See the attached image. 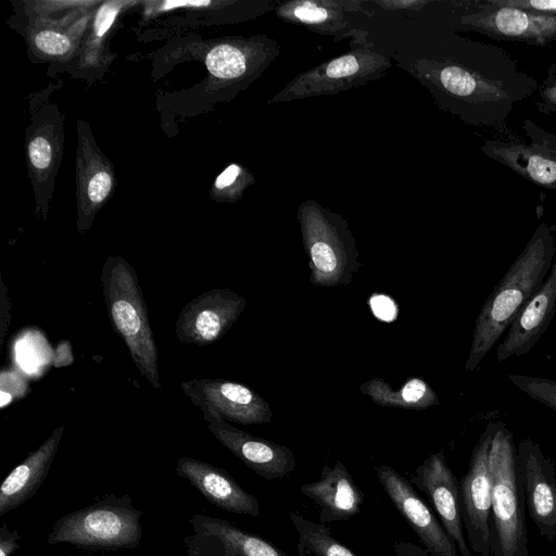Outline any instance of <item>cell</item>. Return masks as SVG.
Masks as SVG:
<instances>
[{"label": "cell", "instance_id": "1", "mask_svg": "<svg viewBox=\"0 0 556 556\" xmlns=\"http://www.w3.org/2000/svg\"><path fill=\"white\" fill-rule=\"evenodd\" d=\"M408 72L465 123L500 129L515 105L539 89L505 51L484 42L464 41L459 55L418 59Z\"/></svg>", "mask_w": 556, "mask_h": 556}, {"label": "cell", "instance_id": "2", "mask_svg": "<svg viewBox=\"0 0 556 556\" xmlns=\"http://www.w3.org/2000/svg\"><path fill=\"white\" fill-rule=\"evenodd\" d=\"M556 253L553 227L540 224L477 316L466 371H473L547 277Z\"/></svg>", "mask_w": 556, "mask_h": 556}, {"label": "cell", "instance_id": "3", "mask_svg": "<svg viewBox=\"0 0 556 556\" xmlns=\"http://www.w3.org/2000/svg\"><path fill=\"white\" fill-rule=\"evenodd\" d=\"M101 283L113 329L127 345L139 372L160 390L159 349L136 270L123 257L109 256L101 269Z\"/></svg>", "mask_w": 556, "mask_h": 556}, {"label": "cell", "instance_id": "4", "mask_svg": "<svg viewBox=\"0 0 556 556\" xmlns=\"http://www.w3.org/2000/svg\"><path fill=\"white\" fill-rule=\"evenodd\" d=\"M489 463L492 476V556H528L525 491L513 433L497 424Z\"/></svg>", "mask_w": 556, "mask_h": 556}, {"label": "cell", "instance_id": "5", "mask_svg": "<svg viewBox=\"0 0 556 556\" xmlns=\"http://www.w3.org/2000/svg\"><path fill=\"white\" fill-rule=\"evenodd\" d=\"M296 217L308 256L311 283L317 287L351 283L362 263L348 220L313 199L299 205Z\"/></svg>", "mask_w": 556, "mask_h": 556}, {"label": "cell", "instance_id": "6", "mask_svg": "<svg viewBox=\"0 0 556 556\" xmlns=\"http://www.w3.org/2000/svg\"><path fill=\"white\" fill-rule=\"evenodd\" d=\"M141 517L142 511L134 507L129 495L108 494L58 519L47 542L90 551L132 549L142 539Z\"/></svg>", "mask_w": 556, "mask_h": 556}, {"label": "cell", "instance_id": "7", "mask_svg": "<svg viewBox=\"0 0 556 556\" xmlns=\"http://www.w3.org/2000/svg\"><path fill=\"white\" fill-rule=\"evenodd\" d=\"M367 36V31L359 29L351 38L348 52L299 74L275 93L268 103L333 96L381 78L390 68L391 60L376 51Z\"/></svg>", "mask_w": 556, "mask_h": 556}, {"label": "cell", "instance_id": "8", "mask_svg": "<svg viewBox=\"0 0 556 556\" xmlns=\"http://www.w3.org/2000/svg\"><path fill=\"white\" fill-rule=\"evenodd\" d=\"M498 422H489L475 445L468 470L459 481V503L466 539L479 556H492V476L489 454Z\"/></svg>", "mask_w": 556, "mask_h": 556}, {"label": "cell", "instance_id": "9", "mask_svg": "<svg viewBox=\"0 0 556 556\" xmlns=\"http://www.w3.org/2000/svg\"><path fill=\"white\" fill-rule=\"evenodd\" d=\"M180 389L198 406L206 422L224 419L241 425L267 424L274 413L250 387L219 378H194L182 381Z\"/></svg>", "mask_w": 556, "mask_h": 556}, {"label": "cell", "instance_id": "10", "mask_svg": "<svg viewBox=\"0 0 556 556\" xmlns=\"http://www.w3.org/2000/svg\"><path fill=\"white\" fill-rule=\"evenodd\" d=\"M243 296L227 288H214L190 300L175 323L181 343L207 346L217 342L244 311Z\"/></svg>", "mask_w": 556, "mask_h": 556}, {"label": "cell", "instance_id": "11", "mask_svg": "<svg viewBox=\"0 0 556 556\" xmlns=\"http://www.w3.org/2000/svg\"><path fill=\"white\" fill-rule=\"evenodd\" d=\"M526 139L486 140L481 150L526 179L556 191V136L526 119Z\"/></svg>", "mask_w": 556, "mask_h": 556}, {"label": "cell", "instance_id": "12", "mask_svg": "<svg viewBox=\"0 0 556 556\" xmlns=\"http://www.w3.org/2000/svg\"><path fill=\"white\" fill-rule=\"evenodd\" d=\"M387 496L431 556H460L456 543L412 482L388 465L376 467Z\"/></svg>", "mask_w": 556, "mask_h": 556}, {"label": "cell", "instance_id": "13", "mask_svg": "<svg viewBox=\"0 0 556 556\" xmlns=\"http://www.w3.org/2000/svg\"><path fill=\"white\" fill-rule=\"evenodd\" d=\"M526 506L541 536L556 540V471L540 444L523 438L517 446Z\"/></svg>", "mask_w": 556, "mask_h": 556}, {"label": "cell", "instance_id": "14", "mask_svg": "<svg viewBox=\"0 0 556 556\" xmlns=\"http://www.w3.org/2000/svg\"><path fill=\"white\" fill-rule=\"evenodd\" d=\"M410 482L421 491L460 556H472L465 538L459 503V483L448 466L443 451L427 457L415 470Z\"/></svg>", "mask_w": 556, "mask_h": 556}, {"label": "cell", "instance_id": "15", "mask_svg": "<svg viewBox=\"0 0 556 556\" xmlns=\"http://www.w3.org/2000/svg\"><path fill=\"white\" fill-rule=\"evenodd\" d=\"M189 525L191 533L184 541L187 556H288L225 519L195 514Z\"/></svg>", "mask_w": 556, "mask_h": 556}, {"label": "cell", "instance_id": "16", "mask_svg": "<svg viewBox=\"0 0 556 556\" xmlns=\"http://www.w3.org/2000/svg\"><path fill=\"white\" fill-rule=\"evenodd\" d=\"M479 12L462 15L460 25L496 38L545 45L556 39V14L533 12L520 8L484 1Z\"/></svg>", "mask_w": 556, "mask_h": 556}, {"label": "cell", "instance_id": "17", "mask_svg": "<svg viewBox=\"0 0 556 556\" xmlns=\"http://www.w3.org/2000/svg\"><path fill=\"white\" fill-rule=\"evenodd\" d=\"M208 431L260 477L271 480L293 471V452L276 442L255 437L219 418L207 422Z\"/></svg>", "mask_w": 556, "mask_h": 556}, {"label": "cell", "instance_id": "18", "mask_svg": "<svg viewBox=\"0 0 556 556\" xmlns=\"http://www.w3.org/2000/svg\"><path fill=\"white\" fill-rule=\"evenodd\" d=\"M553 230L556 233V222ZM555 313L556 253L547 277L516 316L505 338L496 346V359L503 362L529 353L547 330Z\"/></svg>", "mask_w": 556, "mask_h": 556}, {"label": "cell", "instance_id": "19", "mask_svg": "<svg viewBox=\"0 0 556 556\" xmlns=\"http://www.w3.org/2000/svg\"><path fill=\"white\" fill-rule=\"evenodd\" d=\"M178 477L188 480L214 506L233 514L260 517L257 498L243 490L223 468L192 457H181Z\"/></svg>", "mask_w": 556, "mask_h": 556}, {"label": "cell", "instance_id": "20", "mask_svg": "<svg viewBox=\"0 0 556 556\" xmlns=\"http://www.w3.org/2000/svg\"><path fill=\"white\" fill-rule=\"evenodd\" d=\"M300 491L316 503L318 521L325 525L351 519L364 502V492L339 459L333 467L325 465L319 479L302 484Z\"/></svg>", "mask_w": 556, "mask_h": 556}, {"label": "cell", "instance_id": "21", "mask_svg": "<svg viewBox=\"0 0 556 556\" xmlns=\"http://www.w3.org/2000/svg\"><path fill=\"white\" fill-rule=\"evenodd\" d=\"M358 0H290L278 2L274 9L276 15L294 25L317 33L321 36H331L336 41L353 38L359 29H355L346 20V13H369Z\"/></svg>", "mask_w": 556, "mask_h": 556}, {"label": "cell", "instance_id": "22", "mask_svg": "<svg viewBox=\"0 0 556 556\" xmlns=\"http://www.w3.org/2000/svg\"><path fill=\"white\" fill-rule=\"evenodd\" d=\"M64 426L56 427L51 435L17 465L0 486V516L28 501L45 482L59 450Z\"/></svg>", "mask_w": 556, "mask_h": 556}, {"label": "cell", "instance_id": "23", "mask_svg": "<svg viewBox=\"0 0 556 556\" xmlns=\"http://www.w3.org/2000/svg\"><path fill=\"white\" fill-rule=\"evenodd\" d=\"M359 390L380 406L425 409L440 404L433 389L418 377L408 379L399 389H393L382 378H374L363 383Z\"/></svg>", "mask_w": 556, "mask_h": 556}, {"label": "cell", "instance_id": "24", "mask_svg": "<svg viewBox=\"0 0 556 556\" xmlns=\"http://www.w3.org/2000/svg\"><path fill=\"white\" fill-rule=\"evenodd\" d=\"M298 533V556H357L331 534L325 523L314 522L298 513H289Z\"/></svg>", "mask_w": 556, "mask_h": 556}, {"label": "cell", "instance_id": "25", "mask_svg": "<svg viewBox=\"0 0 556 556\" xmlns=\"http://www.w3.org/2000/svg\"><path fill=\"white\" fill-rule=\"evenodd\" d=\"M254 182V175L250 170L240 164L231 163L216 178L214 192L222 201L236 202Z\"/></svg>", "mask_w": 556, "mask_h": 556}, {"label": "cell", "instance_id": "26", "mask_svg": "<svg viewBox=\"0 0 556 556\" xmlns=\"http://www.w3.org/2000/svg\"><path fill=\"white\" fill-rule=\"evenodd\" d=\"M508 380L531 399L556 412V381L518 374H508Z\"/></svg>", "mask_w": 556, "mask_h": 556}, {"label": "cell", "instance_id": "27", "mask_svg": "<svg viewBox=\"0 0 556 556\" xmlns=\"http://www.w3.org/2000/svg\"><path fill=\"white\" fill-rule=\"evenodd\" d=\"M34 43L38 50L50 55H61L70 51V38L60 31L42 29L35 34Z\"/></svg>", "mask_w": 556, "mask_h": 556}, {"label": "cell", "instance_id": "28", "mask_svg": "<svg viewBox=\"0 0 556 556\" xmlns=\"http://www.w3.org/2000/svg\"><path fill=\"white\" fill-rule=\"evenodd\" d=\"M113 178L105 169L92 173L86 185V194L92 205L103 202L112 190Z\"/></svg>", "mask_w": 556, "mask_h": 556}, {"label": "cell", "instance_id": "29", "mask_svg": "<svg viewBox=\"0 0 556 556\" xmlns=\"http://www.w3.org/2000/svg\"><path fill=\"white\" fill-rule=\"evenodd\" d=\"M27 383L17 371L5 370L1 372V399L2 401L8 396L7 403H11L13 400L25 396L27 393Z\"/></svg>", "mask_w": 556, "mask_h": 556}, {"label": "cell", "instance_id": "30", "mask_svg": "<svg viewBox=\"0 0 556 556\" xmlns=\"http://www.w3.org/2000/svg\"><path fill=\"white\" fill-rule=\"evenodd\" d=\"M28 156L31 165L37 170H43L50 166L52 148L45 137H35L28 144Z\"/></svg>", "mask_w": 556, "mask_h": 556}, {"label": "cell", "instance_id": "31", "mask_svg": "<svg viewBox=\"0 0 556 556\" xmlns=\"http://www.w3.org/2000/svg\"><path fill=\"white\" fill-rule=\"evenodd\" d=\"M540 100L535 102L542 113H556V75L548 76L539 88Z\"/></svg>", "mask_w": 556, "mask_h": 556}, {"label": "cell", "instance_id": "32", "mask_svg": "<svg viewBox=\"0 0 556 556\" xmlns=\"http://www.w3.org/2000/svg\"><path fill=\"white\" fill-rule=\"evenodd\" d=\"M498 4L533 12L556 14V0H494Z\"/></svg>", "mask_w": 556, "mask_h": 556}, {"label": "cell", "instance_id": "33", "mask_svg": "<svg viewBox=\"0 0 556 556\" xmlns=\"http://www.w3.org/2000/svg\"><path fill=\"white\" fill-rule=\"evenodd\" d=\"M370 305L377 318L390 321L396 316V305L389 296L376 294L370 299Z\"/></svg>", "mask_w": 556, "mask_h": 556}, {"label": "cell", "instance_id": "34", "mask_svg": "<svg viewBox=\"0 0 556 556\" xmlns=\"http://www.w3.org/2000/svg\"><path fill=\"white\" fill-rule=\"evenodd\" d=\"M21 534L10 530L5 523L0 527V556H12L20 548Z\"/></svg>", "mask_w": 556, "mask_h": 556}, {"label": "cell", "instance_id": "35", "mask_svg": "<svg viewBox=\"0 0 556 556\" xmlns=\"http://www.w3.org/2000/svg\"><path fill=\"white\" fill-rule=\"evenodd\" d=\"M1 291H0V350L3 345L4 338L7 336V331L10 325L11 319V306H10V298L8 293V289L3 281L1 280Z\"/></svg>", "mask_w": 556, "mask_h": 556}, {"label": "cell", "instance_id": "36", "mask_svg": "<svg viewBox=\"0 0 556 556\" xmlns=\"http://www.w3.org/2000/svg\"><path fill=\"white\" fill-rule=\"evenodd\" d=\"M374 3L380 5L383 10H409L420 11L425 5L429 4L427 0H377Z\"/></svg>", "mask_w": 556, "mask_h": 556}, {"label": "cell", "instance_id": "37", "mask_svg": "<svg viewBox=\"0 0 556 556\" xmlns=\"http://www.w3.org/2000/svg\"><path fill=\"white\" fill-rule=\"evenodd\" d=\"M393 547L395 556H431L426 548L408 541H397Z\"/></svg>", "mask_w": 556, "mask_h": 556}, {"label": "cell", "instance_id": "38", "mask_svg": "<svg viewBox=\"0 0 556 556\" xmlns=\"http://www.w3.org/2000/svg\"><path fill=\"white\" fill-rule=\"evenodd\" d=\"M553 66H556V63Z\"/></svg>", "mask_w": 556, "mask_h": 556}]
</instances>
